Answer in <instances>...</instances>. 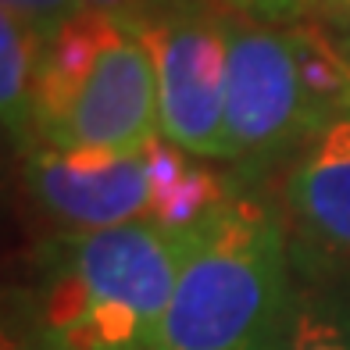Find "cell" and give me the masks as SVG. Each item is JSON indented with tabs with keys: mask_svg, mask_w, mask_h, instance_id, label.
Segmentation results:
<instances>
[{
	"mask_svg": "<svg viewBox=\"0 0 350 350\" xmlns=\"http://www.w3.org/2000/svg\"><path fill=\"white\" fill-rule=\"evenodd\" d=\"M22 183L57 232H100L154 215L147 150L104 154L36 143L25 150Z\"/></svg>",
	"mask_w": 350,
	"mask_h": 350,
	"instance_id": "6",
	"label": "cell"
},
{
	"mask_svg": "<svg viewBox=\"0 0 350 350\" xmlns=\"http://www.w3.org/2000/svg\"><path fill=\"white\" fill-rule=\"evenodd\" d=\"M293 297L286 226L236 193L186 258L154 350H286Z\"/></svg>",
	"mask_w": 350,
	"mask_h": 350,
	"instance_id": "2",
	"label": "cell"
},
{
	"mask_svg": "<svg viewBox=\"0 0 350 350\" xmlns=\"http://www.w3.org/2000/svg\"><path fill=\"white\" fill-rule=\"evenodd\" d=\"M46 36L0 11V118L4 133L29 150L36 143V86Z\"/></svg>",
	"mask_w": 350,
	"mask_h": 350,
	"instance_id": "9",
	"label": "cell"
},
{
	"mask_svg": "<svg viewBox=\"0 0 350 350\" xmlns=\"http://www.w3.org/2000/svg\"><path fill=\"white\" fill-rule=\"evenodd\" d=\"M282 204L314 254L350 265V111L300 147L286 172Z\"/></svg>",
	"mask_w": 350,
	"mask_h": 350,
	"instance_id": "7",
	"label": "cell"
},
{
	"mask_svg": "<svg viewBox=\"0 0 350 350\" xmlns=\"http://www.w3.org/2000/svg\"><path fill=\"white\" fill-rule=\"evenodd\" d=\"M221 8H229L240 18L254 22H297L308 8H314V0H218Z\"/></svg>",
	"mask_w": 350,
	"mask_h": 350,
	"instance_id": "12",
	"label": "cell"
},
{
	"mask_svg": "<svg viewBox=\"0 0 350 350\" xmlns=\"http://www.w3.org/2000/svg\"><path fill=\"white\" fill-rule=\"evenodd\" d=\"M147 168L154 193L150 221H161V226L175 229L204 226L236 197L226 175L215 168V161L186 154L161 136L147 147Z\"/></svg>",
	"mask_w": 350,
	"mask_h": 350,
	"instance_id": "8",
	"label": "cell"
},
{
	"mask_svg": "<svg viewBox=\"0 0 350 350\" xmlns=\"http://www.w3.org/2000/svg\"><path fill=\"white\" fill-rule=\"evenodd\" d=\"M236 14L218 0H168L133 25L154 65L157 129L179 150L226 165V79Z\"/></svg>",
	"mask_w": 350,
	"mask_h": 350,
	"instance_id": "4",
	"label": "cell"
},
{
	"mask_svg": "<svg viewBox=\"0 0 350 350\" xmlns=\"http://www.w3.org/2000/svg\"><path fill=\"white\" fill-rule=\"evenodd\" d=\"M347 111H350V107H347Z\"/></svg>",
	"mask_w": 350,
	"mask_h": 350,
	"instance_id": "16",
	"label": "cell"
},
{
	"mask_svg": "<svg viewBox=\"0 0 350 350\" xmlns=\"http://www.w3.org/2000/svg\"><path fill=\"white\" fill-rule=\"evenodd\" d=\"M332 33H336V29H332ZM336 40H340V46H343V54L350 57V33H336Z\"/></svg>",
	"mask_w": 350,
	"mask_h": 350,
	"instance_id": "15",
	"label": "cell"
},
{
	"mask_svg": "<svg viewBox=\"0 0 350 350\" xmlns=\"http://www.w3.org/2000/svg\"><path fill=\"white\" fill-rule=\"evenodd\" d=\"M0 11L22 18L25 25H33L36 33L51 36L86 8H83V0H0Z\"/></svg>",
	"mask_w": 350,
	"mask_h": 350,
	"instance_id": "11",
	"label": "cell"
},
{
	"mask_svg": "<svg viewBox=\"0 0 350 350\" xmlns=\"http://www.w3.org/2000/svg\"><path fill=\"white\" fill-rule=\"evenodd\" d=\"M129 221L100 232H57L29 290L25 350H154L186 258L200 232Z\"/></svg>",
	"mask_w": 350,
	"mask_h": 350,
	"instance_id": "1",
	"label": "cell"
},
{
	"mask_svg": "<svg viewBox=\"0 0 350 350\" xmlns=\"http://www.w3.org/2000/svg\"><path fill=\"white\" fill-rule=\"evenodd\" d=\"M350 107V57L325 22H232L226 165L261 172L297 157Z\"/></svg>",
	"mask_w": 350,
	"mask_h": 350,
	"instance_id": "3",
	"label": "cell"
},
{
	"mask_svg": "<svg viewBox=\"0 0 350 350\" xmlns=\"http://www.w3.org/2000/svg\"><path fill=\"white\" fill-rule=\"evenodd\" d=\"M314 8L322 11V18L336 33H350V0H314Z\"/></svg>",
	"mask_w": 350,
	"mask_h": 350,
	"instance_id": "14",
	"label": "cell"
},
{
	"mask_svg": "<svg viewBox=\"0 0 350 350\" xmlns=\"http://www.w3.org/2000/svg\"><path fill=\"white\" fill-rule=\"evenodd\" d=\"M157 136L154 65L125 22H111L97 57L65 90L36 104V143L46 147L143 154Z\"/></svg>",
	"mask_w": 350,
	"mask_h": 350,
	"instance_id": "5",
	"label": "cell"
},
{
	"mask_svg": "<svg viewBox=\"0 0 350 350\" xmlns=\"http://www.w3.org/2000/svg\"><path fill=\"white\" fill-rule=\"evenodd\" d=\"M286 350H350V304L325 290H297Z\"/></svg>",
	"mask_w": 350,
	"mask_h": 350,
	"instance_id": "10",
	"label": "cell"
},
{
	"mask_svg": "<svg viewBox=\"0 0 350 350\" xmlns=\"http://www.w3.org/2000/svg\"><path fill=\"white\" fill-rule=\"evenodd\" d=\"M168 0H83L86 11H97V14H107L115 22H125V25H139L143 18H150L157 8H165Z\"/></svg>",
	"mask_w": 350,
	"mask_h": 350,
	"instance_id": "13",
	"label": "cell"
}]
</instances>
